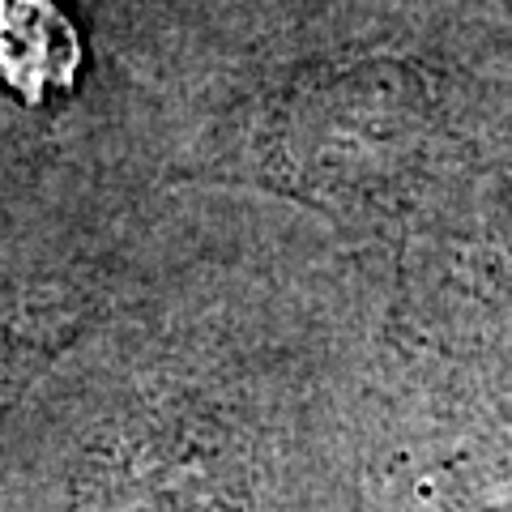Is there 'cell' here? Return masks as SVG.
Wrapping results in <instances>:
<instances>
[{"label": "cell", "mask_w": 512, "mask_h": 512, "mask_svg": "<svg viewBox=\"0 0 512 512\" xmlns=\"http://www.w3.org/2000/svg\"><path fill=\"white\" fill-rule=\"evenodd\" d=\"M82 47L69 18L52 0H0V77L43 103L52 90H69Z\"/></svg>", "instance_id": "6da1fadb"}]
</instances>
